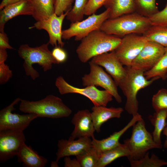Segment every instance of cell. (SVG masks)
<instances>
[{
  "mask_svg": "<svg viewBox=\"0 0 167 167\" xmlns=\"http://www.w3.org/2000/svg\"><path fill=\"white\" fill-rule=\"evenodd\" d=\"M103 6L109 10V19L135 12L133 0H106Z\"/></svg>",
  "mask_w": 167,
  "mask_h": 167,
  "instance_id": "7402d4cb",
  "label": "cell"
},
{
  "mask_svg": "<svg viewBox=\"0 0 167 167\" xmlns=\"http://www.w3.org/2000/svg\"><path fill=\"white\" fill-rule=\"evenodd\" d=\"M149 18L135 12L113 19H108L100 30L119 37L132 33L143 34L151 26Z\"/></svg>",
  "mask_w": 167,
  "mask_h": 167,
  "instance_id": "7a4b0ae2",
  "label": "cell"
},
{
  "mask_svg": "<svg viewBox=\"0 0 167 167\" xmlns=\"http://www.w3.org/2000/svg\"><path fill=\"white\" fill-rule=\"evenodd\" d=\"M90 72L82 77L83 85L84 87L99 86L109 92L118 103L122 102V98L119 94L116 82L112 77L106 72L101 66L89 62Z\"/></svg>",
  "mask_w": 167,
  "mask_h": 167,
  "instance_id": "30bf717a",
  "label": "cell"
},
{
  "mask_svg": "<svg viewBox=\"0 0 167 167\" xmlns=\"http://www.w3.org/2000/svg\"><path fill=\"white\" fill-rule=\"evenodd\" d=\"M167 118V109H161L155 111L153 115H150L148 119L154 127L152 136L154 141L162 145L161 135L166 126Z\"/></svg>",
  "mask_w": 167,
  "mask_h": 167,
  "instance_id": "d4e9b609",
  "label": "cell"
},
{
  "mask_svg": "<svg viewBox=\"0 0 167 167\" xmlns=\"http://www.w3.org/2000/svg\"><path fill=\"white\" fill-rule=\"evenodd\" d=\"M148 41L143 35L129 34L121 38L120 44L114 51L123 66H131Z\"/></svg>",
  "mask_w": 167,
  "mask_h": 167,
  "instance_id": "8fae6325",
  "label": "cell"
},
{
  "mask_svg": "<svg viewBox=\"0 0 167 167\" xmlns=\"http://www.w3.org/2000/svg\"><path fill=\"white\" fill-rule=\"evenodd\" d=\"M135 12L149 18L159 11L156 5V0H133Z\"/></svg>",
  "mask_w": 167,
  "mask_h": 167,
  "instance_id": "83f0119b",
  "label": "cell"
},
{
  "mask_svg": "<svg viewBox=\"0 0 167 167\" xmlns=\"http://www.w3.org/2000/svg\"><path fill=\"white\" fill-rule=\"evenodd\" d=\"M71 121L75 127L69 139L74 140L83 137L95 138V130L91 113L88 110L78 111L74 114Z\"/></svg>",
  "mask_w": 167,
  "mask_h": 167,
  "instance_id": "2e32d148",
  "label": "cell"
},
{
  "mask_svg": "<svg viewBox=\"0 0 167 167\" xmlns=\"http://www.w3.org/2000/svg\"><path fill=\"white\" fill-rule=\"evenodd\" d=\"M49 44L48 42L35 47L25 44L19 48L18 54L24 60L23 66L25 74L33 80L39 76V72L33 67V64H38L46 72L52 69L53 64H58L49 49Z\"/></svg>",
  "mask_w": 167,
  "mask_h": 167,
  "instance_id": "5b68a950",
  "label": "cell"
},
{
  "mask_svg": "<svg viewBox=\"0 0 167 167\" xmlns=\"http://www.w3.org/2000/svg\"><path fill=\"white\" fill-rule=\"evenodd\" d=\"M12 76V71L9 66L4 62L0 63V84H5Z\"/></svg>",
  "mask_w": 167,
  "mask_h": 167,
  "instance_id": "8d00e7d4",
  "label": "cell"
},
{
  "mask_svg": "<svg viewBox=\"0 0 167 167\" xmlns=\"http://www.w3.org/2000/svg\"><path fill=\"white\" fill-rule=\"evenodd\" d=\"M55 85L61 94L77 93L83 95L88 98L94 106H106L113 100L112 95L106 90H100L93 86L83 88L75 87L69 84L61 76L56 78Z\"/></svg>",
  "mask_w": 167,
  "mask_h": 167,
  "instance_id": "ba28073f",
  "label": "cell"
},
{
  "mask_svg": "<svg viewBox=\"0 0 167 167\" xmlns=\"http://www.w3.org/2000/svg\"><path fill=\"white\" fill-rule=\"evenodd\" d=\"M109 17V10L106 9L99 14L94 13L84 20L72 22L68 28L62 30V38L69 40L74 37L75 41H81L92 31L100 30Z\"/></svg>",
  "mask_w": 167,
  "mask_h": 167,
  "instance_id": "52a82bcc",
  "label": "cell"
},
{
  "mask_svg": "<svg viewBox=\"0 0 167 167\" xmlns=\"http://www.w3.org/2000/svg\"><path fill=\"white\" fill-rule=\"evenodd\" d=\"M7 57V54L6 49L0 48V63L4 62Z\"/></svg>",
  "mask_w": 167,
  "mask_h": 167,
  "instance_id": "60d3db41",
  "label": "cell"
},
{
  "mask_svg": "<svg viewBox=\"0 0 167 167\" xmlns=\"http://www.w3.org/2000/svg\"><path fill=\"white\" fill-rule=\"evenodd\" d=\"M32 16L37 21L48 18L54 13L56 0H32Z\"/></svg>",
  "mask_w": 167,
  "mask_h": 167,
  "instance_id": "603a6c76",
  "label": "cell"
},
{
  "mask_svg": "<svg viewBox=\"0 0 167 167\" xmlns=\"http://www.w3.org/2000/svg\"><path fill=\"white\" fill-rule=\"evenodd\" d=\"M19 108L24 113L35 114L38 117L51 118L68 117L72 112L60 98L53 95H47L37 101L21 99Z\"/></svg>",
  "mask_w": 167,
  "mask_h": 167,
  "instance_id": "277c9868",
  "label": "cell"
},
{
  "mask_svg": "<svg viewBox=\"0 0 167 167\" xmlns=\"http://www.w3.org/2000/svg\"><path fill=\"white\" fill-rule=\"evenodd\" d=\"M64 161L65 167H81L76 158L72 159L69 156H66L64 158Z\"/></svg>",
  "mask_w": 167,
  "mask_h": 167,
  "instance_id": "f35d334b",
  "label": "cell"
},
{
  "mask_svg": "<svg viewBox=\"0 0 167 167\" xmlns=\"http://www.w3.org/2000/svg\"><path fill=\"white\" fill-rule=\"evenodd\" d=\"M130 154L126 145L120 143L116 147L101 152L96 167H104L119 157H127Z\"/></svg>",
  "mask_w": 167,
  "mask_h": 167,
  "instance_id": "cb8c5ba5",
  "label": "cell"
},
{
  "mask_svg": "<svg viewBox=\"0 0 167 167\" xmlns=\"http://www.w3.org/2000/svg\"><path fill=\"white\" fill-rule=\"evenodd\" d=\"M92 141L88 137L80 138L76 140L62 139L58 140L56 160L58 162L63 157L76 156L83 154L92 146Z\"/></svg>",
  "mask_w": 167,
  "mask_h": 167,
  "instance_id": "e0dca14e",
  "label": "cell"
},
{
  "mask_svg": "<svg viewBox=\"0 0 167 167\" xmlns=\"http://www.w3.org/2000/svg\"><path fill=\"white\" fill-rule=\"evenodd\" d=\"M75 0H56L55 12L57 15L69 11L72 8Z\"/></svg>",
  "mask_w": 167,
  "mask_h": 167,
  "instance_id": "836d02e7",
  "label": "cell"
},
{
  "mask_svg": "<svg viewBox=\"0 0 167 167\" xmlns=\"http://www.w3.org/2000/svg\"><path fill=\"white\" fill-rule=\"evenodd\" d=\"M142 118L141 115L137 113L133 116L131 120L123 128L118 131L115 132L108 137L101 140H97L95 138L92 139V146L101 153L116 147L120 144L119 140L121 136Z\"/></svg>",
  "mask_w": 167,
  "mask_h": 167,
  "instance_id": "ac0fdd59",
  "label": "cell"
},
{
  "mask_svg": "<svg viewBox=\"0 0 167 167\" xmlns=\"http://www.w3.org/2000/svg\"><path fill=\"white\" fill-rule=\"evenodd\" d=\"M21 99L16 98L11 104L0 111V131L12 130L23 132L30 123L37 118L35 114H19L13 113L15 109V106L20 102Z\"/></svg>",
  "mask_w": 167,
  "mask_h": 167,
  "instance_id": "9c48e42d",
  "label": "cell"
},
{
  "mask_svg": "<svg viewBox=\"0 0 167 167\" xmlns=\"http://www.w3.org/2000/svg\"><path fill=\"white\" fill-rule=\"evenodd\" d=\"M51 52L53 56L58 64L64 62L67 58L66 51L59 46H55Z\"/></svg>",
  "mask_w": 167,
  "mask_h": 167,
  "instance_id": "d590c367",
  "label": "cell"
},
{
  "mask_svg": "<svg viewBox=\"0 0 167 167\" xmlns=\"http://www.w3.org/2000/svg\"><path fill=\"white\" fill-rule=\"evenodd\" d=\"M106 0H88L84 11L85 15H90L95 13L104 4Z\"/></svg>",
  "mask_w": 167,
  "mask_h": 167,
  "instance_id": "e575fe53",
  "label": "cell"
},
{
  "mask_svg": "<svg viewBox=\"0 0 167 167\" xmlns=\"http://www.w3.org/2000/svg\"><path fill=\"white\" fill-rule=\"evenodd\" d=\"M152 105L155 111L167 109V89H161L153 95L152 99Z\"/></svg>",
  "mask_w": 167,
  "mask_h": 167,
  "instance_id": "1f68e13d",
  "label": "cell"
},
{
  "mask_svg": "<svg viewBox=\"0 0 167 167\" xmlns=\"http://www.w3.org/2000/svg\"><path fill=\"white\" fill-rule=\"evenodd\" d=\"M147 152L141 158L137 160L129 161L132 167H161L167 165V161L161 159L154 153L152 154L151 157Z\"/></svg>",
  "mask_w": 167,
  "mask_h": 167,
  "instance_id": "f1b7e54d",
  "label": "cell"
},
{
  "mask_svg": "<svg viewBox=\"0 0 167 167\" xmlns=\"http://www.w3.org/2000/svg\"><path fill=\"white\" fill-rule=\"evenodd\" d=\"M148 41L167 47V26H151L143 34Z\"/></svg>",
  "mask_w": 167,
  "mask_h": 167,
  "instance_id": "484cf974",
  "label": "cell"
},
{
  "mask_svg": "<svg viewBox=\"0 0 167 167\" xmlns=\"http://www.w3.org/2000/svg\"><path fill=\"white\" fill-rule=\"evenodd\" d=\"M166 79H167V74L166 75Z\"/></svg>",
  "mask_w": 167,
  "mask_h": 167,
  "instance_id": "ee69618b",
  "label": "cell"
},
{
  "mask_svg": "<svg viewBox=\"0 0 167 167\" xmlns=\"http://www.w3.org/2000/svg\"><path fill=\"white\" fill-rule=\"evenodd\" d=\"M91 62L103 67L112 77L117 86L126 75L125 67L123 66L114 50L95 56L92 59Z\"/></svg>",
  "mask_w": 167,
  "mask_h": 167,
  "instance_id": "9a60e30c",
  "label": "cell"
},
{
  "mask_svg": "<svg viewBox=\"0 0 167 167\" xmlns=\"http://www.w3.org/2000/svg\"><path fill=\"white\" fill-rule=\"evenodd\" d=\"M101 154L92 146L85 152L75 157L81 167H96Z\"/></svg>",
  "mask_w": 167,
  "mask_h": 167,
  "instance_id": "f546056e",
  "label": "cell"
},
{
  "mask_svg": "<svg viewBox=\"0 0 167 167\" xmlns=\"http://www.w3.org/2000/svg\"><path fill=\"white\" fill-rule=\"evenodd\" d=\"M165 47L153 41H148L137 57L131 67L145 72L153 68L164 55Z\"/></svg>",
  "mask_w": 167,
  "mask_h": 167,
  "instance_id": "7c38bea8",
  "label": "cell"
},
{
  "mask_svg": "<svg viewBox=\"0 0 167 167\" xmlns=\"http://www.w3.org/2000/svg\"><path fill=\"white\" fill-rule=\"evenodd\" d=\"M33 11L31 1H23L10 4L1 10L0 12V32L4 31L6 23L16 16L32 15Z\"/></svg>",
  "mask_w": 167,
  "mask_h": 167,
  "instance_id": "d6986e66",
  "label": "cell"
},
{
  "mask_svg": "<svg viewBox=\"0 0 167 167\" xmlns=\"http://www.w3.org/2000/svg\"><path fill=\"white\" fill-rule=\"evenodd\" d=\"M32 0H2L0 4V10L2 9L5 6L10 4L23 1H28L32 2Z\"/></svg>",
  "mask_w": 167,
  "mask_h": 167,
  "instance_id": "ab89813d",
  "label": "cell"
},
{
  "mask_svg": "<svg viewBox=\"0 0 167 167\" xmlns=\"http://www.w3.org/2000/svg\"><path fill=\"white\" fill-rule=\"evenodd\" d=\"M88 0H75L74 5L68 13L66 18L71 23L82 20L84 11Z\"/></svg>",
  "mask_w": 167,
  "mask_h": 167,
  "instance_id": "4dcf8cb0",
  "label": "cell"
},
{
  "mask_svg": "<svg viewBox=\"0 0 167 167\" xmlns=\"http://www.w3.org/2000/svg\"><path fill=\"white\" fill-rule=\"evenodd\" d=\"M58 162L56 160L52 161L50 163V166L52 167H58Z\"/></svg>",
  "mask_w": 167,
  "mask_h": 167,
  "instance_id": "7bdbcfd3",
  "label": "cell"
},
{
  "mask_svg": "<svg viewBox=\"0 0 167 167\" xmlns=\"http://www.w3.org/2000/svg\"><path fill=\"white\" fill-rule=\"evenodd\" d=\"M163 133L166 136V139L164 143L163 146L165 148L167 149V122L166 126L163 131Z\"/></svg>",
  "mask_w": 167,
  "mask_h": 167,
  "instance_id": "b9f144b4",
  "label": "cell"
},
{
  "mask_svg": "<svg viewBox=\"0 0 167 167\" xmlns=\"http://www.w3.org/2000/svg\"><path fill=\"white\" fill-rule=\"evenodd\" d=\"M130 152L129 161L137 160L143 157L150 149H161L162 145L156 143L152 135L147 130L142 118L133 126L130 138L124 141Z\"/></svg>",
  "mask_w": 167,
  "mask_h": 167,
  "instance_id": "8992f818",
  "label": "cell"
},
{
  "mask_svg": "<svg viewBox=\"0 0 167 167\" xmlns=\"http://www.w3.org/2000/svg\"><path fill=\"white\" fill-rule=\"evenodd\" d=\"M152 26H167V2L161 11L149 18Z\"/></svg>",
  "mask_w": 167,
  "mask_h": 167,
  "instance_id": "d6a6232c",
  "label": "cell"
},
{
  "mask_svg": "<svg viewBox=\"0 0 167 167\" xmlns=\"http://www.w3.org/2000/svg\"><path fill=\"white\" fill-rule=\"evenodd\" d=\"M167 74V47H165V52L158 62L152 69L144 73L146 78L148 79L159 77L163 80L166 79Z\"/></svg>",
  "mask_w": 167,
  "mask_h": 167,
  "instance_id": "4316f807",
  "label": "cell"
},
{
  "mask_svg": "<svg viewBox=\"0 0 167 167\" xmlns=\"http://www.w3.org/2000/svg\"><path fill=\"white\" fill-rule=\"evenodd\" d=\"M26 141L23 132L12 130L0 131V162H5L17 156Z\"/></svg>",
  "mask_w": 167,
  "mask_h": 167,
  "instance_id": "4fadbf2b",
  "label": "cell"
},
{
  "mask_svg": "<svg viewBox=\"0 0 167 167\" xmlns=\"http://www.w3.org/2000/svg\"><path fill=\"white\" fill-rule=\"evenodd\" d=\"M125 67L126 75L118 86L126 98L125 110L133 116L138 113L139 103L137 98L138 92L160 78L156 77L148 79L146 78L143 71L134 69L131 66Z\"/></svg>",
  "mask_w": 167,
  "mask_h": 167,
  "instance_id": "3957f363",
  "label": "cell"
},
{
  "mask_svg": "<svg viewBox=\"0 0 167 167\" xmlns=\"http://www.w3.org/2000/svg\"><path fill=\"white\" fill-rule=\"evenodd\" d=\"M0 48L13 49L9 42V39L6 34L3 32H0Z\"/></svg>",
  "mask_w": 167,
  "mask_h": 167,
  "instance_id": "74e56055",
  "label": "cell"
},
{
  "mask_svg": "<svg viewBox=\"0 0 167 167\" xmlns=\"http://www.w3.org/2000/svg\"><path fill=\"white\" fill-rule=\"evenodd\" d=\"M18 161L23 163L25 167H44L48 162L47 159L39 155L31 146L24 143L17 155Z\"/></svg>",
  "mask_w": 167,
  "mask_h": 167,
  "instance_id": "44dd1931",
  "label": "cell"
},
{
  "mask_svg": "<svg viewBox=\"0 0 167 167\" xmlns=\"http://www.w3.org/2000/svg\"><path fill=\"white\" fill-rule=\"evenodd\" d=\"M69 11L59 16L54 13L46 19L37 21L33 26L29 28H36L39 30H45L49 36L48 43L53 46H57L58 43L59 46L62 48L65 43L62 40V25L63 20Z\"/></svg>",
  "mask_w": 167,
  "mask_h": 167,
  "instance_id": "5bb4252c",
  "label": "cell"
},
{
  "mask_svg": "<svg viewBox=\"0 0 167 167\" xmlns=\"http://www.w3.org/2000/svg\"><path fill=\"white\" fill-rule=\"evenodd\" d=\"M91 116L95 131H100L101 125L112 118H119L123 111L121 107L107 108L103 106H94L92 108Z\"/></svg>",
  "mask_w": 167,
  "mask_h": 167,
  "instance_id": "ffe728a7",
  "label": "cell"
},
{
  "mask_svg": "<svg viewBox=\"0 0 167 167\" xmlns=\"http://www.w3.org/2000/svg\"><path fill=\"white\" fill-rule=\"evenodd\" d=\"M121 40L100 30H94L80 41L76 52L80 61L86 63L95 56L114 50Z\"/></svg>",
  "mask_w": 167,
  "mask_h": 167,
  "instance_id": "6da1fadb",
  "label": "cell"
}]
</instances>
